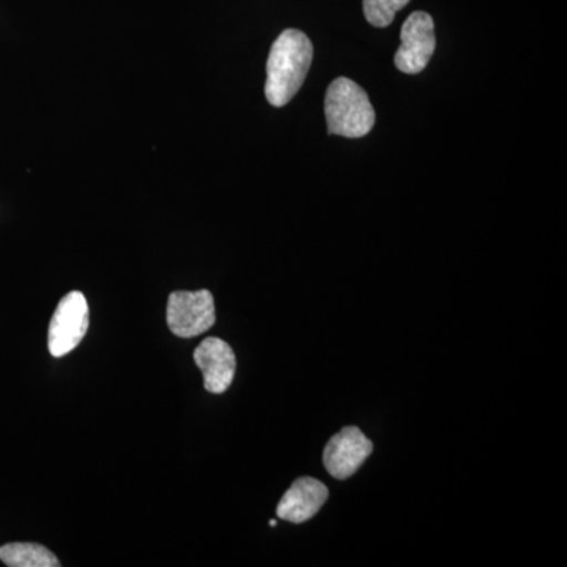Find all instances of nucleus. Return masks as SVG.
<instances>
[{
    "label": "nucleus",
    "instance_id": "f257e3e1",
    "mask_svg": "<svg viewBox=\"0 0 567 567\" xmlns=\"http://www.w3.org/2000/svg\"><path fill=\"white\" fill-rule=\"evenodd\" d=\"M315 48L308 35L287 29L276 39L267 62L265 96L271 106H286L297 95L311 69Z\"/></svg>",
    "mask_w": 567,
    "mask_h": 567
},
{
    "label": "nucleus",
    "instance_id": "f03ea898",
    "mask_svg": "<svg viewBox=\"0 0 567 567\" xmlns=\"http://www.w3.org/2000/svg\"><path fill=\"white\" fill-rule=\"evenodd\" d=\"M328 133L334 136L363 137L375 125V111L368 93L349 78L331 82L324 96Z\"/></svg>",
    "mask_w": 567,
    "mask_h": 567
},
{
    "label": "nucleus",
    "instance_id": "7ed1b4c3",
    "mask_svg": "<svg viewBox=\"0 0 567 567\" xmlns=\"http://www.w3.org/2000/svg\"><path fill=\"white\" fill-rule=\"evenodd\" d=\"M167 324L178 338H196L207 333L216 322L215 300L208 290L171 293L166 311Z\"/></svg>",
    "mask_w": 567,
    "mask_h": 567
},
{
    "label": "nucleus",
    "instance_id": "20e7f679",
    "mask_svg": "<svg viewBox=\"0 0 567 567\" xmlns=\"http://www.w3.org/2000/svg\"><path fill=\"white\" fill-rule=\"evenodd\" d=\"M89 330V305L81 292H70L62 298L50 324L48 346L54 358L73 352Z\"/></svg>",
    "mask_w": 567,
    "mask_h": 567
},
{
    "label": "nucleus",
    "instance_id": "39448f33",
    "mask_svg": "<svg viewBox=\"0 0 567 567\" xmlns=\"http://www.w3.org/2000/svg\"><path fill=\"white\" fill-rule=\"evenodd\" d=\"M435 47L434 20L425 11H415L402 25L401 48L394 58L395 66L402 73H421L431 62Z\"/></svg>",
    "mask_w": 567,
    "mask_h": 567
},
{
    "label": "nucleus",
    "instance_id": "423d86ee",
    "mask_svg": "<svg viewBox=\"0 0 567 567\" xmlns=\"http://www.w3.org/2000/svg\"><path fill=\"white\" fill-rule=\"evenodd\" d=\"M374 451L371 440L360 427L349 425L331 436L323 451V465L334 480L352 477Z\"/></svg>",
    "mask_w": 567,
    "mask_h": 567
},
{
    "label": "nucleus",
    "instance_id": "0eeeda50",
    "mask_svg": "<svg viewBox=\"0 0 567 567\" xmlns=\"http://www.w3.org/2000/svg\"><path fill=\"white\" fill-rule=\"evenodd\" d=\"M194 361L203 371L204 388L212 394H223L233 385L237 360L233 347L219 338H207L194 352Z\"/></svg>",
    "mask_w": 567,
    "mask_h": 567
},
{
    "label": "nucleus",
    "instance_id": "6e6552de",
    "mask_svg": "<svg viewBox=\"0 0 567 567\" xmlns=\"http://www.w3.org/2000/svg\"><path fill=\"white\" fill-rule=\"evenodd\" d=\"M328 496L330 492L327 486L316 477H298L289 491L282 495L276 514L290 524H305L317 516L327 503Z\"/></svg>",
    "mask_w": 567,
    "mask_h": 567
},
{
    "label": "nucleus",
    "instance_id": "1a4fd4ad",
    "mask_svg": "<svg viewBox=\"0 0 567 567\" xmlns=\"http://www.w3.org/2000/svg\"><path fill=\"white\" fill-rule=\"evenodd\" d=\"M0 561L10 567H59L58 557L33 543H13L0 547Z\"/></svg>",
    "mask_w": 567,
    "mask_h": 567
},
{
    "label": "nucleus",
    "instance_id": "9d476101",
    "mask_svg": "<svg viewBox=\"0 0 567 567\" xmlns=\"http://www.w3.org/2000/svg\"><path fill=\"white\" fill-rule=\"evenodd\" d=\"M410 0H363L365 20L374 28H388L395 13L404 9Z\"/></svg>",
    "mask_w": 567,
    "mask_h": 567
},
{
    "label": "nucleus",
    "instance_id": "9b49d317",
    "mask_svg": "<svg viewBox=\"0 0 567 567\" xmlns=\"http://www.w3.org/2000/svg\"><path fill=\"white\" fill-rule=\"evenodd\" d=\"M270 527H276V520L270 522Z\"/></svg>",
    "mask_w": 567,
    "mask_h": 567
}]
</instances>
